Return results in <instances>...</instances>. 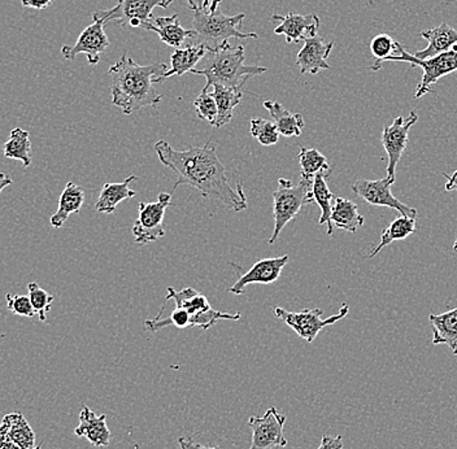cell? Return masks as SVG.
I'll return each instance as SVG.
<instances>
[{
	"label": "cell",
	"mask_w": 457,
	"mask_h": 449,
	"mask_svg": "<svg viewBox=\"0 0 457 449\" xmlns=\"http://www.w3.org/2000/svg\"><path fill=\"white\" fill-rule=\"evenodd\" d=\"M273 312L277 319L281 320L288 328H293L300 337L307 340L308 343H312L322 328L334 325V323L345 319L348 312H350V308L345 303L342 305L341 311L334 314V316L328 317V319H321L322 311L319 308L304 309L302 312H288L284 308L276 307L273 309Z\"/></svg>",
	"instance_id": "9c48e42d"
},
{
	"label": "cell",
	"mask_w": 457,
	"mask_h": 449,
	"mask_svg": "<svg viewBox=\"0 0 457 449\" xmlns=\"http://www.w3.org/2000/svg\"><path fill=\"white\" fill-rule=\"evenodd\" d=\"M179 445L181 449H221L220 447H208V445H202L199 443L194 442L191 437H179Z\"/></svg>",
	"instance_id": "f35d334b"
},
{
	"label": "cell",
	"mask_w": 457,
	"mask_h": 449,
	"mask_svg": "<svg viewBox=\"0 0 457 449\" xmlns=\"http://www.w3.org/2000/svg\"><path fill=\"white\" fill-rule=\"evenodd\" d=\"M221 2L222 0H211L210 12H216V11L219 10V5Z\"/></svg>",
	"instance_id": "f6af8a7d"
},
{
	"label": "cell",
	"mask_w": 457,
	"mask_h": 449,
	"mask_svg": "<svg viewBox=\"0 0 457 449\" xmlns=\"http://www.w3.org/2000/svg\"><path fill=\"white\" fill-rule=\"evenodd\" d=\"M0 440L12 442L21 449L36 448V436L27 419L19 412L5 414L0 423Z\"/></svg>",
	"instance_id": "d6986e66"
},
{
	"label": "cell",
	"mask_w": 457,
	"mask_h": 449,
	"mask_svg": "<svg viewBox=\"0 0 457 449\" xmlns=\"http://www.w3.org/2000/svg\"><path fill=\"white\" fill-rule=\"evenodd\" d=\"M165 71H168L165 62L139 65L131 57L122 55L108 71L113 105L124 114H131L145 107L157 108L162 96L154 87V79Z\"/></svg>",
	"instance_id": "7a4b0ae2"
},
{
	"label": "cell",
	"mask_w": 457,
	"mask_h": 449,
	"mask_svg": "<svg viewBox=\"0 0 457 449\" xmlns=\"http://www.w3.org/2000/svg\"><path fill=\"white\" fill-rule=\"evenodd\" d=\"M53 0H21V4L27 8H34V10H46Z\"/></svg>",
	"instance_id": "ab89813d"
},
{
	"label": "cell",
	"mask_w": 457,
	"mask_h": 449,
	"mask_svg": "<svg viewBox=\"0 0 457 449\" xmlns=\"http://www.w3.org/2000/svg\"><path fill=\"white\" fill-rule=\"evenodd\" d=\"M211 93H212L213 98L216 100L217 110H219V116H217L214 128L225 127V125L231 121L234 110L241 103L243 98L242 88L214 85Z\"/></svg>",
	"instance_id": "4316f807"
},
{
	"label": "cell",
	"mask_w": 457,
	"mask_h": 449,
	"mask_svg": "<svg viewBox=\"0 0 457 449\" xmlns=\"http://www.w3.org/2000/svg\"><path fill=\"white\" fill-rule=\"evenodd\" d=\"M453 251L457 254V239L455 240V245H453Z\"/></svg>",
	"instance_id": "bcb514c9"
},
{
	"label": "cell",
	"mask_w": 457,
	"mask_h": 449,
	"mask_svg": "<svg viewBox=\"0 0 457 449\" xmlns=\"http://www.w3.org/2000/svg\"><path fill=\"white\" fill-rule=\"evenodd\" d=\"M170 205L171 195L168 193L160 194L156 202L139 204L138 219L131 229L137 245H145L165 236V211Z\"/></svg>",
	"instance_id": "30bf717a"
},
{
	"label": "cell",
	"mask_w": 457,
	"mask_h": 449,
	"mask_svg": "<svg viewBox=\"0 0 457 449\" xmlns=\"http://www.w3.org/2000/svg\"><path fill=\"white\" fill-rule=\"evenodd\" d=\"M417 121H419V114L411 111L407 119L402 116L396 117L393 124L390 127H385L382 131V145L388 156L387 177L393 181L396 179V167L407 148L411 128Z\"/></svg>",
	"instance_id": "4fadbf2b"
},
{
	"label": "cell",
	"mask_w": 457,
	"mask_h": 449,
	"mask_svg": "<svg viewBox=\"0 0 457 449\" xmlns=\"http://www.w3.org/2000/svg\"><path fill=\"white\" fill-rule=\"evenodd\" d=\"M287 262V254L260 260V262L253 265V268H251L247 273L239 277L238 281L234 283L228 291L234 294V295L239 296L245 294L247 286L253 285V283H259V285H271V283L278 281L282 270H284Z\"/></svg>",
	"instance_id": "9a60e30c"
},
{
	"label": "cell",
	"mask_w": 457,
	"mask_h": 449,
	"mask_svg": "<svg viewBox=\"0 0 457 449\" xmlns=\"http://www.w3.org/2000/svg\"><path fill=\"white\" fill-rule=\"evenodd\" d=\"M250 130L251 136L257 139L260 145L267 146V147L277 145L279 141V136H281L274 122L268 121V120L262 119V117L251 120Z\"/></svg>",
	"instance_id": "836d02e7"
},
{
	"label": "cell",
	"mask_w": 457,
	"mask_h": 449,
	"mask_svg": "<svg viewBox=\"0 0 457 449\" xmlns=\"http://www.w3.org/2000/svg\"><path fill=\"white\" fill-rule=\"evenodd\" d=\"M298 157L303 177L313 179L319 173L331 171L327 157L314 148L300 147Z\"/></svg>",
	"instance_id": "1f68e13d"
},
{
	"label": "cell",
	"mask_w": 457,
	"mask_h": 449,
	"mask_svg": "<svg viewBox=\"0 0 457 449\" xmlns=\"http://www.w3.org/2000/svg\"><path fill=\"white\" fill-rule=\"evenodd\" d=\"M77 437H86L96 447H108L111 431L107 426V416H96L88 407L82 408L79 413V425L74 428Z\"/></svg>",
	"instance_id": "ac0fdd59"
},
{
	"label": "cell",
	"mask_w": 457,
	"mask_h": 449,
	"mask_svg": "<svg viewBox=\"0 0 457 449\" xmlns=\"http://www.w3.org/2000/svg\"><path fill=\"white\" fill-rule=\"evenodd\" d=\"M3 156L5 159L19 160L24 168H29L33 162L31 157V142L29 131L21 128H14L10 138L3 145Z\"/></svg>",
	"instance_id": "f1b7e54d"
},
{
	"label": "cell",
	"mask_w": 457,
	"mask_h": 449,
	"mask_svg": "<svg viewBox=\"0 0 457 449\" xmlns=\"http://www.w3.org/2000/svg\"><path fill=\"white\" fill-rule=\"evenodd\" d=\"M29 297L34 311L38 314L39 321L45 322L47 320V313L53 307L54 297L48 291L42 288L37 282H30L28 285Z\"/></svg>",
	"instance_id": "e575fe53"
},
{
	"label": "cell",
	"mask_w": 457,
	"mask_h": 449,
	"mask_svg": "<svg viewBox=\"0 0 457 449\" xmlns=\"http://www.w3.org/2000/svg\"><path fill=\"white\" fill-rule=\"evenodd\" d=\"M207 53L208 50L204 46L196 45V43H191L185 48H177L170 56V70L154 79V84H162V81L173 76H184L186 73H191V71L195 70L196 65L204 59Z\"/></svg>",
	"instance_id": "ffe728a7"
},
{
	"label": "cell",
	"mask_w": 457,
	"mask_h": 449,
	"mask_svg": "<svg viewBox=\"0 0 457 449\" xmlns=\"http://www.w3.org/2000/svg\"><path fill=\"white\" fill-rule=\"evenodd\" d=\"M173 0H120L111 10L93 13V20H100L104 25L110 22L129 28H142L151 21L156 7L167 8Z\"/></svg>",
	"instance_id": "ba28073f"
},
{
	"label": "cell",
	"mask_w": 457,
	"mask_h": 449,
	"mask_svg": "<svg viewBox=\"0 0 457 449\" xmlns=\"http://www.w3.org/2000/svg\"><path fill=\"white\" fill-rule=\"evenodd\" d=\"M194 108L200 120H204L208 124H216L219 110H217L216 100H214L212 93L207 88H203L198 98L194 100Z\"/></svg>",
	"instance_id": "d590c367"
},
{
	"label": "cell",
	"mask_w": 457,
	"mask_h": 449,
	"mask_svg": "<svg viewBox=\"0 0 457 449\" xmlns=\"http://www.w3.org/2000/svg\"><path fill=\"white\" fill-rule=\"evenodd\" d=\"M433 345H445L457 356V308L442 314H430Z\"/></svg>",
	"instance_id": "d4e9b609"
},
{
	"label": "cell",
	"mask_w": 457,
	"mask_h": 449,
	"mask_svg": "<svg viewBox=\"0 0 457 449\" xmlns=\"http://www.w3.org/2000/svg\"><path fill=\"white\" fill-rule=\"evenodd\" d=\"M443 177H445V191L451 193V191H457V170L453 176H447V174L443 173Z\"/></svg>",
	"instance_id": "60d3db41"
},
{
	"label": "cell",
	"mask_w": 457,
	"mask_h": 449,
	"mask_svg": "<svg viewBox=\"0 0 457 449\" xmlns=\"http://www.w3.org/2000/svg\"><path fill=\"white\" fill-rule=\"evenodd\" d=\"M111 42L104 31V22L94 20L93 24L85 28L79 34L76 45H64L62 47V55L64 59L74 60L79 54H85L90 65H96L100 62V55L110 47Z\"/></svg>",
	"instance_id": "5bb4252c"
},
{
	"label": "cell",
	"mask_w": 457,
	"mask_h": 449,
	"mask_svg": "<svg viewBox=\"0 0 457 449\" xmlns=\"http://www.w3.org/2000/svg\"><path fill=\"white\" fill-rule=\"evenodd\" d=\"M138 177L130 176L121 183H105L96 203V211L102 214H112L117 205L124 200L137 196V191L129 187V183L137 181Z\"/></svg>",
	"instance_id": "cb8c5ba5"
},
{
	"label": "cell",
	"mask_w": 457,
	"mask_h": 449,
	"mask_svg": "<svg viewBox=\"0 0 457 449\" xmlns=\"http://www.w3.org/2000/svg\"><path fill=\"white\" fill-rule=\"evenodd\" d=\"M330 173H319L313 179L312 194L313 202L317 203L321 210V217L319 220V225H328L327 234L333 236L334 225L331 222V200L334 199L333 193L328 188L327 179Z\"/></svg>",
	"instance_id": "f546056e"
},
{
	"label": "cell",
	"mask_w": 457,
	"mask_h": 449,
	"mask_svg": "<svg viewBox=\"0 0 457 449\" xmlns=\"http://www.w3.org/2000/svg\"><path fill=\"white\" fill-rule=\"evenodd\" d=\"M417 229L416 219H411V217H399L395 221L391 222L390 226H388L384 233L381 236V242L377 247H374L371 250L370 257L376 256L382 248L386 247V245H391V243L395 242V240H402L408 238L411 234H413Z\"/></svg>",
	"instance_id": "4dcf8cb0"
},
{
	"label": "cell",
	"mask_w": 457,
	"mask_h": 449,
	"mask_svg": "<svg viewBox=\"0 0 457 449\" xmlns=\"http://www.w3.org/2000/svg\"><path fill=\"white\" fill-rule=\"evenodd\" d=\"M186 2H187L188 8L194 12L191 39L196 45L204 46L208 53L219 50L230 38H257L256 33L242 31L245 13L225 16L219 10L216 12H208V11L203 10L195 0H186Z\"/></svg>",
	"instance_id": "277c9868"
},
{
	"label": "cell",
	"mask_w": 457,
	"mask_h": 449,
	"mask_svg": "<svg viewBox=\"0 0 457 449\" xmlns=\"http://www.w3.org/2000/svg\"><path fill=\"white\" fill-rule=\"evenodd\" d=\"M13 179H11L10 176H7L5 173H0V194L8 187V186L12 185Z\"/></svg>",
	"instance_id": "b9f144b4"
},
{
	"label": "cell",
	"mask_w": 457,
	"mask_h": 449,
	"mask_svg": "<svg viewBox=\"0 0 457 449\" xmlns=\"http://www.w3.org/2000/svg\"><path fill=\"white\" fill-rule=\"evenodd\" d=\"M370 53L376 59L370 70L379 71L384 62H387L388 57L395 55L396 41H394L393 37L388 36V34H378L370 41Z\"/></svg>",
	"instance_id": "d6a6232c"
},
{
	"label": "cell",
	"mask_w": 457,
	"mask_h": 449,
	"mask_svg": "<svg viewBox=\"0 0 457 449\" xmlns=\"http://www.w3.org/2000/svg\"><path fill=\"white\" fill-rule=\"evenodd\" d=\"M0 449H21L19 445H14L12 442H5V440H0Z\"/></svg>",
	"instance_id": "7bdbcfd3"
},
{
	"label": "cell",
	"mask_w": 457,
	"mask_h": 449,
	"mask_svg": "<svg viewBox=\"0 0 457 449\" xmlns=\"http://www.w3.org/2000/svg\"><path fill=\"white\" fill-rule=\"evenodd\" d=\"M142 29L155 31L160 41L173 48H181L186 39L193 37V30H186L179 22V13L168 17H155L153 21L145 22Z\"/></svg>",
	"instance_id": "44dd1931"
},
{
	"label": "cell",
	"mask_w": 457,
	"mask_h": 449,
	"mask_svg": "<svg viewBox=\"0 0 457 449\" xmlns=\"http://www.w3.org/2000/svg\"><path fill=\"white\" fill-rule=\"evenodd\" d=\"M333 47L334 42H325L319 36L305 39L304 46L296 56V65L300 73L317 74L320 71L331 70L327 59Z\"/></svg>",
	"instance_id": "e0dca14e"
},
{
	"label": "cell",
	"mask_w": 457,
	"mask_h": 449,
	"mask_svg": "<svg viewBox=\"0 0 457 449\" xmlns=\"http://www.w3.org/2000/svg\"><path fill=\"white\" fill-rule=\"evenodd\" d=\"M174 300L176 307L185 309L191 317V322L196 328L208 330L212 328L217 321L228 320V321H238L241 319V313H225V312L216 311L208 302L207 296L194 290L193 287H186L184 290L177 291L173 287H168V295L165 302Z\"/></svg>",
	"instance_id": "52a82bcc"
},
{
	"label": "cell",
	"mask_w": 457,
	"mask_h": 449,
	"mask_svg": "<svg viewBox=\"0 0 457 449\" xmlns=\"http://www.w3.org/2000/svg\"><path fill=\"white\" fill-rule=\"evenodd\" d=\"M264 107L270 111L271 119L274 120V124L281 136L291 138V137H299L302 134L305 125L302 114L291 113L281 103L273 102V100H265Z\"/></svg>",
	"instance_id": "484cf974"
},
{
	"label": "cell",
	"mask_w": 457,
	"mask_h": 449,
	"mask_svg": "<svg viewBox=\"0 0 457 449\" xmlns=\"http://www.w3.org/2000/svg\"><path fill=\"white\" fill-rule=\"evenodd\" d=\"M85 203V191L81 186L68 182L59 199V208L51 216L50 224L60 229L65 225L71 214L79 213Z\"/></svg>",
	"instance_id": "603a6c76"
},
{
	"label": "cell",
	"mask_w": 457,
	"mask_h": 449,
	"mask_svg": "<svg viewBox=\"0 0 457 449\" xmlns=\"http://www.w3.org/2000/svg\"><path fill=\"white\" fill-rule=\"evenodd\" d=\"M5 302H7L8 311L12 312L16 316L29 317V319H31V317L37 314L33 305H31L30 297H29V295H12V294H7Z\"/></svg>",
	"instance_id": "8d00e7d4"
},
{
	"label": "cell",
	"mask_w": 457,
	"mask_h": 449,
	"mask_svg": "<svg viewBox=\"0 0 457 449\" xmlns=\"http://www.w3.org/2000/svg\"><path fill=\"white\" fill-rule=\"evenodd\" d=\"M317 449H343V437L324 436L322 437L321 445Z\"/></svg>",
	"instance_id": "74e56055"
},
{
	"label": "cell",
	"mask_w": 457,
	"mask_h": 449,
	"mask_svg": "<svg viewBox=\"0 0 457 449\" xmlns=\"http://www.w3.org/2000/svg\"><path fill=\"white\" fill-rule=\"evenodd\" d=\"M395 181L386 179H377V181H370V179H357L353 183L351 188L357 196L361 197L368 204L374 207H387L391 210H396L402 216L417 219V211L412 207H408L404 203L400 202L391 193V186Z\"/></svg>",
	"instance_id": "7c38bea8"
},
{
	"label": "cell",
	"mask_w": 457,
	"mask_h": 449,
	"mask_svg": "<svg viewBox=\"0 0 457 449\" xmlns=\"http://www.w3.org/2000/svg\"><path fill=\"white\" fill-rule=\"evenodd\" d=\"M312 186L313 179L303 176L299 183L278 179V187L273 193L274 229L268 240L270 245L277 242L285 226L290 224L305 205L313 202Z\"/></svg>",
	"instance_id": "5b68a950"
},
{
	"label": "cell",
	"mask_w": 457,
	"mask_h": 449,
	"mask_svg": "<svg viewBox=\"0 0 457 449\" xmlns=\"http://www.w3.org/2000/svg\"><path fill=\"white\" fill-rule=\"evenodd\" d=\"M331 222L342 230L356 234L357 230L364 225L365 219L359 213L357 205L345 197H336L331 208Z\"/></svg>",
	"instance_id": "83f0119b"
},
{
	"label": "cell",
	"mask_w": 457,
	"mask_h": 449,
	"mask_svg": "<svg viewBox=\"0 0 457 449\" xmlns=\"http://www.w3.org/2000/svg\"><path fill=\"white\" fill-rule=\"evenodd\" d=\"M245 62V47H233L228 42L219 50L207 53L200 68H195L191 73L207 79L204 86L207 90L214 85L242 88L251 77L259 76L268 71L265 67L247 65Z\"/></svg>",
	"instance_id": "3957f363"
},
{
	"label": "cell",
	"mask_w": 457,
	"mask_h": 449,
	"mask_svg": "<svg viewBox=\"0 0 457 449\" xmlns=\"http://www.w3.org/2000/svg\"><path fill=\"white\" fill-rule=\"evenodd\" d=\"M285 414L277 408H270L262 417H251L248 426L253 430V442L248 449L284 448L287 439L284 436Z\"/></svg>",
	"instance_id": "8fae6325"
},
{
	"label": "cell",
	"mask_w": 457,
	"mask_h": 449,
	"mask_svg": "<svg viewBox=\"0 0 457 449\" xmlns=\"http://www.w3.org/2000/svg\"><path fill=\"white\" fill-rule=\"evenodd\" d=\"M198 5L203 10L208 11L210 12L211 8V0H199Z\"/></svg>",
	"instance_id": "ee69618b"
},
{
	"label": "cell",
	"mask_w": 457,
	"mask_h": 449,
	"mask_svg": "<svg viewBox=\"0 0 457 449\" xmlns=\"http://www.w3.org/2000/svg\"><path fill=\"white\" fill-rule=\"evenodd\" d=\"M421 37L427 39L428 45L425 50L417 51L414 54L413 56H416L417 59H430V57L451 50L453 46L457 45V30L445 22L439 27L422 31Z\"/></svg>",
	"instance_id": "7402d4cb"
},
{
	"label": "cell",
	"mask_w": 457,
	"mask_h": 449,
	"mask_svg": "<svg viewBox=\"0 0 457 449\" xmlns=\"http://www.w3.org/2000/svg\"><path fill=\"white\" fill-rule=\"evenodd\" d=\"M271 20L279 21L278 27L274 29L277 36H285L287 43H299L317 36L320 29V19L317 14L287 13L273 14Z\"/></svg>",
	"instance_id": "2e32d148"
},
{
	"label": "cell",
	"mask_w": 457,
	"mask_h": 449,
	"mask_svg": "<svg viewBox=\"0 0 457 449\" xmlns=\"http://www.w3.org/2000/svg\"><path fill=\"white\" fill-rule=\"evenodd\" d=\"M155 151L160 162L179 174L173 191L179 186L188 185L196 188L203 196L219 200L231 211L247 210V197L242 183H239L237 190L231 187L227 170L211 141L202 147L184 151L174 150L170 143L159 141L155 145Z\"/></svg>",
	"instance_id": "6da1fadb"
},
{
	"label": "cell",
	"mask_w": 457,
	"mask_h": 449,
	"mask_svg": "<svg viewBox=\"0 0 457 449\" xmlns=\"http://www.w3.org/2000/svg\"><path fill=\"white\" fill-rule=\"evenodd\" d=\"M396 53H399V55L388 57L387 62H410L411 67H420L422 70L421 81L417 86L416 94H414L416 99L434 93L431 86L439 81L442 77L457 71V45L445 53L425 60L417 59L412 54L408 53L399 42H396Z\"/></svg>",
	"instance_id": "8992f818"
}]
</instances>
